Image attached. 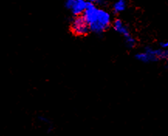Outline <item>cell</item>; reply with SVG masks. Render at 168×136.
Returning a JSON list of instances; mask_svg holds the SVG:
<instances>
[{"instance_id": "obj_1", "label": "cell", "mask_w": 168, "mask_h": 136, "mask_svg": "<svg viewBox=\"0 0 168 136\" xmlns=\"http://www.w3.org/2000/svg\"><path fill=\"white\" fill-rule=\"evenodd\" d=\"M83 15L88 24L91 32L96 34L106 32L112 24L110 14L105 9L96 7L94 3L88 2L87 8Z\"/></svg>"}, {"instance_id": "obj_2", "label": "cell", "mask_w": 168, "mask_h": 136, "mask_svg": "<svg viewBox=\"0 0 168 136\" xmlns=\"http://www.w3.org/2000/svg\"><path fill=\"white\" fill-rule=\"evenodd\" d=\"M136 59L145 63H154L159 60L168 61V49H154L151 46H146L143 51L137 53L135 55Z\"/></svg>"}, {"instance_id": "obj_3", "label": "cell", "mask_w": 168, "mask_h": 136, "mask_svg": "<svg viewBox=\"0 0 168 136\" xmlns=\"http://www.w3.org/2000/svg\"><path fill=\"white\" fill-rule=\"evenodd\" d=\"M113 28L118 33L123 36L126 46L129 49H132V48L135 47L136 45V40L132 36L127 26L120 19H116L114 20Z\"/></svg>"}, {"instance_id": "obj_4", "label": "cell", "mask_w": 168, "mask_h": 136, "mask_svg": "<svg viewBox=\"0 0 168 136\" xmlns=\"http://www.w3.org/2000/svg\"><path fill=\"white\" fill-rule=\"evenodd\" d=\"M71 31L76 36H84L90 32L89 26L84 15H76L71 23Z\"/></svg>"}, {"instance_id": "obj_5", "label": "cell", "mask_w": 168, "mask_h": 136, "mask_svg": "<svg viewBox=\"0 0 168 136\" xmlns=\"http://www.w3.org/2000/svg\"><path fill=\"white\" fill-rule=\"evenodd\" d=\"M87 4L88 2L86 0H75V4L71 10L75 16L76 15H81L84 14V11L86 10Z\"/></svg>"}, {"instance_id": "obj_6", "label": "cell", "mask_w": 168, "mask_h": 136, "mask_svg": "<svg viewBox=\"0 0 168 136\" xmlns=\"http://www.w3.org/2000/svg\"><path fill=\"white\" fill-rule=\"evenodd\" d=\"M126 0H118L115 2L113 6V10L115 13H120L126 10Z\"/></svg>"}, {"instance_id": "obj_7", "label": "cell", "mask_w": 168, "mask_h": 136, "mask_svg": "<svg viewBox=\"0 0 168 136\" xmlns=\"http://www.w3.org/2000/svg\"><path fill=\"white\" fill-rule=\"evenodd\" d=\"M75 2V0H66L65 1V7L68 9H71L74 4Z\"/></svg>"}, {"instance_id": "obj_8", "label": "cell", "mask_w": 168, "mask_h": 136, "mask_svg": "<svg viewBox=\"0 0 168 136\" xmlns=\"http://www.w3.org/2000/svg\"><path fill=\"white\" fill-rule=\"evenodd\" d=\"M160 48H162V49H168V40L161 42V43H160Z\"/></svg>"}, {"instance_id": "obj_9", "label": "cell", "mask_w": 168, "mask_h": 136, "mask_svg": "<svg viewBox=\"0 0 168 136\" xmlns=\"http://www.w3.org/2000/svg\"><path fill=\"white\" fill-rule=\"evenodd\" d=\"M86 1H87V2H88L94 3V4H95V2H97V0H86Z\"/></svg>"}, {"instance_id": "obj_10", "label": "cell", "mask_w": 168, "mask_h": 136, "mask_svg": "<svg viewBox=\"0 0 168 136\" xmlns=\"http://www.w3.org/2000/svg\"><path fill=\"white\" fill-rule=\"evenodd\" d=\"M166 68L168 69V61L166 62Z\"/></svg>"}, {"instance_id": "obj_11", "label": "cell", "mask_w": 168, "mask_h": 136, "mask_svg": "<svg viewBox=\"0 0 168 136\" xmlns=\"http://www.w3.org/2000/svg\"><path fill=\"white\" fill-rule=\"evenodd\" d=\"M103 0H97V2H101Z\"/></svg>"}]
</instances>
